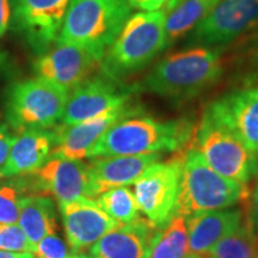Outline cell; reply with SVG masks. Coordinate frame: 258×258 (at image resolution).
Instances as JSON below:
<instances>
[{
	"instance_id": "obj_3",
	"label": "cell",
	"mask_w": 258,
	"mask_h": 258,
	"mask_svg": "<svg viewBox=\"0 0 258 258\" xmlns=\"http://www.w3.org/2000/svg\"><path fill=\"white\" fill-rule=\"evenodd\" d=\"M165 12L132 14L108 48L101 69L105 77L123 83L144 71L165 51Z\"/></svg>"
},
{
	"instance_id": "obj_18",
	"label": "cell",
	"mask_w": 258,
	"mask_h": 258,
	"mask_svg": "<svg viewBox=\"0 0 258 258\" xmlns=\"http://www.w3.org/2000/svg\"><path fill=\"white\" fill-rule=\"evenodd\" d=\"M159 231L143 218L120 224L93 244L90 252L95 258H148Z\"/></svg>"
},
{
	"instance_id": "obj_21",
	"label": "cell",
	"mask_w": 258,
	"mask_h": 258,
	"mask_svg": "<svg viewBox=\"0 0 258 258\" xmlns=\"http://www.w3.org/2000/svg\"><path fill=\"white\" fill-rule=\"evenodd\" d=\"M19 227L32 247L48 234L56 233V211L49 198L40 195L23 196L19 205Z\"/></svg>"
},
{
	"instance_id": "obj_40",
	"label": "cell",
	"mask_w": 258,
	"mask_h": 258,
	"mask_svg": "<svg viewBox=\"0 0 258 258\" xmlns=\"http://www.w3.org/2000/svg\"><path fill=\"white\" fill-rule=\"evenodd\" d=\"M189 258H192V257H189Z\"/></svg>"
},
{
	"instance_id": "obj_4",
	"label": "cell",
	"mask_w": 258,
	"mask_h": 258,
	"mask_svg": "<svg viewBox=\"0 0 258 258\" xmlns=\"http://www.w3.org/2000/svg\"><path fill=\"white\" fill-rule=\"evenodd\" d=\"M132 11L128 0H71L56 42L83 47L103 60Z\"/></svg>"
},
{
	"instance_id": "obj_23",
	"label": "cell",
	"mask_w": 258,
	"mask_h": 258,
	"mask_svg": "<svg viewBox=\"0 0 258 258\" xmlns=\"http://www.w3.org/2000/svg\"><path fill=\"white\" fill-rule=\"evenodd\" d=\"M209 258H258V233L249 218L214 245Z\"/></svg>"
},
{
	"instance_id": "obj_31",
	"label": "cell",
	"mask_w": 258,
	"mask_h": 258,
	"mask_svg": "<svg viewBox=\"0 0 258 258\" xmlns=\"http://www.w3.org/2000/svg\"><path fill=\"white\" fill-rule=\"evenodd\" d=\"M15 135L10 134L6 125H0V169L5 165L10 151L15 143Z\"/></svg>"
},
{
	"instance_id": "obj_33",
	"label": "cell",
	"mask_w": 258,
	"mask_h": 258,
	"mask_svg": "<svg viewBox=\"0 0 258 258\" xmlns=\"http://www.w3.org/2000/svg\"><path fill=\"white\" fill-rule=\"evenodd\" d=\"M250 207H249V218L251 224L253 225L254 230L258 233V182L250 194Z\"/></svg>"
},
{
	"instance_id": "obj_1",
	"label": "cell",
	"mask_w": 258,
	"mask_h": 258,
	"mask_svg": "<svg viewBox=\"0 0 258 258\" xmlns=\"http://www.w3.org/2000/svg\"><path fill=\"white\" fill-rule=\"evenodd\" d=\"M222 49L192 46L158 61L132 86L175 102H185L214 86L224 74Z\"/></svg>"
},
{
	"instance_id": "obj_10",
	"label": "cell",
	"mask_w": 258,
	"mask_h": 258,
	"mask_svg": "<svg viewBox=\"0 0 258 258\" xmlns=\"http://www.w3.org/2000/svg\"><path fill=\"white\" fill-rule=\"evenodd\" d=\"M132 86L122 85L108 77H95L72 90L67 99L62 124H76L104 112L131 104L134 95Z\"/></svg>"
},
{
	"instance_id": "obj_2",
	"label": "cell",
	"mask_w": 258,
	"mask_h": 258,
	"mask_svg": "<svg viewBox=\"0 0 258 258\" xmlns=\"http://www.w3.org/2000/svg\"><path fill=\"white\" fill-rule=\"evenodd\" d=\"M195 124L188 118L161 121L140 114L129 116L105 132L88 158L179 152L191 141Z\"/></svg>"
},
{
	"instance_id": "obj_39",
	"label": "cell",
	"mask_w": 258,
	"mask_h": 258,
	"mask_svg": "<svg viewBox=\"0 0 258 258\" xmlns=\"http://www.w3.org/2000/svg\"><path fill=\"white\" fill-rule=\"evenodd\" d=\"M192 258H209L207 256H203V257H192Z\"/></svg>"
},
{
	"instance_id": "obj_35",
	"label": "cell",
	"mask_w": 258,
	"mask_h": 258,
	"mask_svg": "<svg viewBox=\"0 0 258 258\" xmlns=\"http://www.w3.org/2000/svg\"><path fill=\"white\" fill-rule=\"evenodd\" d=\"M23 252H12V251L0 250V258H21Z\"/></svg>"
},
{
	"instance_id": "obj_12",
	"label": "cell",
	"mask_w": 258,
	"mask_h": 258,
	"mask_svg": "<svg viewBox=\"0 0 258 258\" xmlns=\"http://www.w3.org/2000/svg\"><path fill=\"white\" fill-rule=\"evenodd\" d=\"M138 114H140V108L131 103L79 123L57 125L53 129L55 141L50 157L71 160L88 158L90 151L109 128L123 118Z\"/></svg>"
},
{
	"instance_id": "obj_36",
	"label": "cell",
	"mask_w": 258,
	"mask_h": 258,
	"mask_svg": "<svg viewBox=\"0 0 258 258\" xmlns=\"http://www.w3.org/2000/svg\"><path fill=\"white\" fill-rule=\"evenodd\" d=\"M180 2H183V0H170V2L167 3L166 8L164 9V12H165V14H166V12H169L170 10H172L173 8H175V6L178 5Z\"/></svg>"
},
{
	"instance_id": "obj_6",
	"label": "cell",
	"mask_w": 258,
	"mask_h": 258,
	"mask_svg": "<svg viewBox=\"0 0 258 258\" xmlns=\"http://www.w3.org/2000/svg\"><path fill=\"white\" fill-rule=\"evenodd\" d=\"M192 147L206 163L226 178L249 185L258 177V156L250 152L230 128L207 109L195 127Z\"/></svg>"
},
{
	"instance_id": "obj_16",
	"label": "cell",
	"mask_w": 258,
	"mask_h": 258,
	"mask_svg": "<svg viewBox=\"0 0 258 258\" xmlns=\"http://www.w3.org/2000/svg\"><path fill=\"white\" fill-rule=\"evenodd\" d=\"M163 154L112 156L96 158L89 165L90 199L120 186L132 185L152 164L161 160Z\"/></svg>"
},
{
	"instance_id": "obj_34",
	"label": "cell",
	"mask_w": 258,
	"mask_h": 258,
	"mask_svg": "<svg viewBox=\"0 0 258 258\" xmlns=\"http://www.w3.org/2000/svg\"><path fill=\"white\" fill-rule=\"evenodd\" d=\"M10 17H11L10 0H0V37L8 30Z\"/></svg>"
},
{
	"instance_id": "obj_19",
	"label": "cell",
	"mask_w": 258,
	"mask_h": 258,
	"mask_svg": "<svg viewBox=\"0 0 258 258\" xmlns=\"http://www.w3.org/2000/svg\"><path fill=\"white\" fill-rule=\"evenodd\" d=\"M241 209H218L195 213L185 218L189 257H203L222 238L244 221Z\"/></svg>"
},
{
	"instance_id": "obj_20",
	"label": "cell",
	"mask_w": 258,
	"mask_h": 258,
	"mask_svg": "<svg viewBox=\"0 0 258 258\" xmlns=\"http://www.w3.org/2000/svg\"><path fill=\"white\" fill-rule=\"evenodd\" d=\"M54 131L28 129L16 137L5 165L0 169V178L36 172L50 158L54 147Z\"/></svg>"
},
{
	"instance_id": "obj_30",
	"label": "cell",
	"mask_w": 258,
	"mask_h": 258,
	"mask_svg": "<svg viewBox=\"0 0 258 258\" xmlns=\"http://www.w3.org/2000/svg\"><path fill=\"white\" fill-rule=\"evenodd\" d=\"M228 49L231 50V57L233 56V59L258 50V27L252 29L238 41H235L233 44L228 47Z\"/></svg>"
},
{
	"instance_id": "obj_7",
	"label": "cell",
	"mask_w": 258,
	"mask_h": 258,
	"mask_svg": "<svg viewBox=\"0 0 258 258\" xmlns=\"http://www.w3.org/2000/svg\"><path fill=\"white\" fill-rule=\"evenodd\" d=\"M69 96V90L41 78L16 83L6 98V120L18 132L54 127L62 120Z\"/></svg>"
},
{
	"instance_id": "obj_26",
	"label": "cell",
	"mask_w": 258,
	"mask_h": 258,
	"mask_svg": "<svg viewBox=\"0 0 258 258\" xmlns=\"http://www.w3.org/2000/svg\"><path fill=\"white\" fill-rule=\"evenodd\" d=\"M23 190L19 183L0 182V224H18Z\"/></svg>"
},
{
	"instance_id": "obj_32",
	"label": "cell",
	"mask_w": 258,
	"mask_h": 258,
	"mask_svg": "<svg viewBox=\"0 0 258 258\" xmlns=\"http://www.w3.org/2000/svg\"><path fill=\"white\" fill-rule=\"evenodd\" d=\"M132 9L141 12L164 11L170 0H128Z\"/></svg>"
},
{
	"instance_id": "obj_5",
	"label": "cell",
	"mask_w": 258,
	"mask_h": 258,
	"mask_svg": "<svg viewBox=\"0 0 258 258\" xmlns=\"http://www.w3.org/2000/svg\"><path fill=\"white\" fill-rule=\"evenodd\" d=\"M250 186L221 176L206 163L196 148L183 153L182 178L177 213L183 217L195 213L232 208L250 198Z\"/></svg>"
},
{
	"instance_id": "obj_25",
	"label": "cell",
	"mask_w": 258,
	"mask_h": 258,
	"mask_svg": "<svg viewBox=\"0 0 258 258\" xmlns=\"http://www.w3.org/2000/svg\"><path fill=\"white\" fill-rule=\"evenodd\" d=\"M96 201L118 224H129L141 218L134 192L127 186L108 190L101 194Z\"/></svg>"
},
{
	"instance_id": "obj_24",
	"label": "cell",
	"mask_w": 258,
	"mask_h": 258,
	"mask_svg": "<svg viewBox=\"0 0 258 258\" xmlns=\"http://www.w3.org/2000/svg\"><path fill=\"white\" fill-rule=\"evenodd\" d=\"M148 258H189L185 217L175 214L158 232Z\"/></svg>"
},
{
	"instance_id": "obj_29",
	"label": "cell",
	"mask_w": 258,
	"mask_h": 258,
	"mask_svg": "<svg viewBox=\"0 0 258 258\" xmlns=\"http://www.w3.org/2000/svg\"><path fill=\"white\" fill-rule=\"evenodd\" d=\"M31 253L36 258H69L67 244L56 233L48 234L32 247Z\"/></svg>"
},
{
	"instance_id": "obj_28",
	"label": "cell",
	"mask_w": 258,
	"mask_h": 258,
	"mask_svg": "<svg viewBox=\"0 0 258 258\" xmlns=\"http://www.w3.org/2000/svg\"><path fill=\"white\" fill-rule=\"evenodd\" d=\"M0 250L31 253V245L18 224H0Z\"/></svg>"
},
{
	"instance_id": "obj_9",
	"label": "cell",
	"mask_w": 258,
	"mask_h": 258,
	"mask_svg": "<svg viewBox=\"0 0 258 258\" xmlns=\"http://www.w3.org/2000/svg\"><path fill=\"white\" fill-rule=\"evenodd\" d=\"M258 27V0H219L188 35L189 47L228 48Z\"/></svg>"
},
{
	"instance_id": "obj_11",
	"label": "cell",
	"mask_w": 258,
	"mask_h": 258,
	"mask_svg": "<svg viewBox=\"0 0 258 258\" xmlns=\"http://www.w3.org/2000/svg\"><path fill=\"white\" fill-rule=\"evenodd\" d=\"M102 64V60L85 48L56 42L46 49L34 63L37 78L73 90L88 80Z\"/></svg>"
},
{
	"instance_id": "obj_22",
	"label": "cell",
	"mask_w": 258,
	"mask_h": 258,
	"mask_svg": "<svg viewBox=\"0 0 258 258\" xmlns=\"http://www.w3.org/2000/svg\"><path fill=\"white\" fill-rule=\"evenodd\" d=\"M219 0H183L165 14V50L188 36Z\"/></svg>"
},
{
	"instance_id": "obj_27",
	"label": "cell",
	"mask_w": 258,
	"mask_h": 258,
	"mask_svg": "<svg viewBox=\"0 0 258 258\" xmlns=\"http://www.w3.org/2000/svg\"><path fill=\"white\" fill-rule=\"evenodd\" d=\"M235 61L237 89L258 88V50L233 59Z\"/></svg>"
},
{
	"instance_id": "obj_14",
	"label": "cell",
	"mask_w": 258,
	"mask_h": 258,
	"mask_svg": "<svg viewBox=\"0 0 258 258\" xmlns=\"http://www.w3.org/2000/svg\"><path fill=\"white\" fill-rule=\"evenodd\" d=\"M206 109L258 156V88L232 90Z\"/></svg>"
},
{
	"instance_id": "obj_13",
	"label": "cell",
	"mask_w": 258,
	"mask_h": 258,
	"mask_svg": "<svg viewBox=\"0 0 258 258\" xmlns=\"http://www.w3.org/2000/svg\"><path fill=\"white\" fill-rule=\"evenodd\" d=\"M67 243L73 252L90 249L103 235L117 227L96 200L83 198L59 203Z\"/></svg>"
},
{
	"instance_id": "obj_15",
	"label": "cell",
	"mask_w": 258,
	"mask_h": 258,
	"mask_svg": "<svg viewBox=\"0 0 258 258\" xmlns=\"http://www.w3.org/2000/svg\"><path fill=\"white\" fill-rule=\"evenodd\" d=\"M15 18L34 47L44 51L57 41L71 0H14Z\"/></svg>"
},
{
	"instance_id": "obj_8",
	"label": "cell",
	"mask_w": 258,
	"mask_h": 258,
	"mask_svg": "<svg viewBox=\"0 0 258 258\" xmlns=\"http://www.w3.org/2000/svg\"><path fill=\"white\" fill-rule=\"evenodd\" d=\"M183 153L179 151L165 161L148 166L134 183V195L139 211L157 230L165 227L177 213Z\"/></svg>"
},
{
	"instance_id": "obj_37",
	"label": "cell",
	"mask_w": 258,
	"mask_h": 258,
	"mask_svg": "<svg viewBox=\"0 0 258 258\" xmlns=\"http://www.w3.org/2000/svg\"><path fill=\"white\" fill-rule=\"evenodd\" d=\"M69 258H95L93 256H89V254L83 252H73L70 254Z\"/></svg>"
},
{
	"instance_id": "obj_17",
	"label": "cell",
	"mask_w": 258,
	"mask_h": 258,
	"mask_svg": "<svg viewBox=\"0 0 258 258\" xmlns=\"http://www.w3.org/2000/svg\"><path fill=\"white\" fill-rule=\"evenodd\" d=\"M36 189L49 192L59 203L89 198V165L82 160L50 157L34 172Z\"/></svg>"
},
{
	"instance_id": "obj_38",
	"label": "cell",
	"mask_w": 258,
	"mask_h": 258,
	"mask_svg": "<svg viewBox=\"0 0 258 258\" xmlns=\"http://www.w3.org/2000/svg\"><path fill=\"white\" fill-rule=\"evenodd\" d=\"M21 258H36L34 256V254L30 253V252H23V254H22Z\"/></svg>"
}]
</instances>
